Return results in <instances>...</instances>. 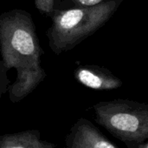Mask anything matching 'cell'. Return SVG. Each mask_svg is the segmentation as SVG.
<instances>
[{
    "mask_svg": "<svg viewBox=\"0 0 148 148\" xmlns=\"http://www.w3.org/2000/svg\"><path fill=\"white\" fill-rule=\"evenodd\" d=\"M0 51L7 71H16V79L8 92L9 99L12 103L20 102L46 76L41 61L43 51L29 12L15 9L0 14Z\"/></svg>",
    "mask_w": 148,
    "mask_h": 148,
    "instance_id": "1",
    "label": "cell"
},
{
    "mask_svg": "<svg viewBox=\"0 0 148 148\" xmlns=\"http://www.w3.org/2000/svg\"><path fill=\"white\" fill-rule=\"evenodd\" d=\"M95 122L127 148L148 140V104L116 99L93 106Z\"/></svg>",
    "mask_w": 148,
    "mask_h": 148,
    "instance_id": "3",
    "label": "cell"
},
{
    "mask_svg": "<svg viewBox=\"0 0 148 148\" xmlns=\"http://www.w3.org/2000/svg\"><path fill=\"white\" fill-rule=\"evenodd\" d=\"M65 147L119 148L85 118H80L71 126L65 138Z\"/></svg>",
    "mask_w": 148,
    "mask_h": 148,
    "instance_id": "4",
    "label": "cell"
},
{
    "mask_svg": "<svg viewBox=\"0 0 148 148\" xmlns=\"http://www.w3.org/2000/svg\"><path fill=\"white\" fill-rule=\"evenodd\" d=\"M0 148H57L56 145L44 140L36 129L0 135Z\"/></svg>",
    "mask_w": 148,
    "mask_h": 148,
    "instance_id": "6",
    "label": "cell"
},
{
    "mask_svg": "<svg viewBox=\"0 0 148 148\" xmlns=\"http://www.w3.org/2000/svg\"><path fill=\"white\" fill-rule=\"evenodd\" d=\"M106 0H55L56 10L84 8L97 5Z\"/></svg>",
    "mask_w": 148,
    "mask_h": 148,
    "instance_id": "7",
    "label": "cell"
},
{
    "mask_svg": "<svg viewBox=\"0 0 148 148\" xmlns=\"http://www.w3.org/2000/svg\"><path fill=\"white\" fill-rule=\"evenodd\" d=\"M7 69L5 68L3 60L0 59V99L3 94L9 92L10 81L7 75Z\"/></svg>",
    "mask_w": 148,
    "mask_h": 148,
    "instance_id": "9",
    "label": "cell"
},
{
    "mask_svg": "<svg viewBox=\"0 0 148 148\" xmlns=\"http://www.w3.org/2000/svg\"><path fill=\"white\" fill-rule=\"evenodd\" d=\"M124 0H106L97 5L56 10L47 31L49 45L55 54L74 49L104 26Z\"/></svg>",
    "mask_w": 148,
    "mask_h": 148,
    "instance_id": "2",
    "label": "cell"
},
{
    "mask_svg": "<svg viewBox=\"0 0 148 148\" xmlns=\"http://www.w3.org/2000/svg\"><path fill=\"white\" fill-rule=\"evenodd\" d=\"M35 5L41 14L50 17L56 10L55 0H35Z\"/></svg>",
    "mask_w": 148,
    "mask_h": 148,
    "instance_id": "8",
    "label": "cell"
},
{
    "mask_svg": "<svg viewBox=\"0 0 148 148\" xmlns=\"http://www.w3.org/2000/svg\"><path fill=\"white\" fill-rule=\"evenodd\" d=\"M134 148H148V140H147L146 142H144L142 144H140V145H139V146H137Z\"/></svg>",
    "mask_w": 148,
    "mask_h": 148,
    "instance_id": "10",
    "label": "cell"
},
{
    "mask_svg": "<svg viewBox=\"0 0 148 148\" xmlns=\"http://www.w3.org/2000/svg\"><path fill=\"white\" fill-rule=\"evenodd\" d=\"M75 78L82 85L97 91L114 90L123 85L122 80L108 69L95 65H80L75 70Z\"/></svg>",
    "mask_w": 148,
    "mask_h": 148,
    "instance_id": "5",
    "label": "cell"
}]
</instances>
